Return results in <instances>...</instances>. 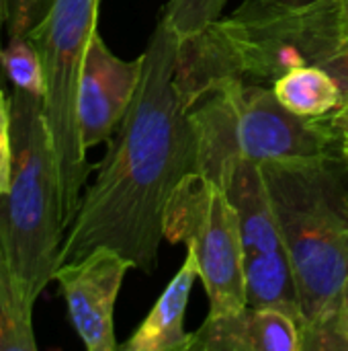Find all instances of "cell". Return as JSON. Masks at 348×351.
Listing matches in <instances>:
<instances>
[{
    "label": "cell",
    "mask_w": 348,
    "mask_h": 351,
    "mask_svg": "<svg viewBox=\"0 0 348 351\" xmlns=\"http://www.w3.org/2000/svg\"><path fill=\"white\" fill-rule=\"evenodd\" d=\"M191 351H304V335L291 317L246 304L207 315L191 333Z\"/></svg>",
    "instance_id": "9"
},
{
    "label": "cell",
    "mask_w": 348,
    "mask_h": 351,
    "mask_svg": "<svg viewBox=\"0 0 348 351\" xmlns=\"http://www.w3.org/2000/svg\"><path fill=\"white\" fill-rule=\"evenodd\" d=\"M98 4L101 0H53L41 23L29 33L45 74L43 111L55 148L66 230L92 171L78 132L76 99L86 49L98 31Z\"/></svg>",
    "instance_id": "5"
},
{
    "label": "cell",
    "mask_w": 348,
    "mask_h": 351,
    "mask_svg": "<svg viewBox=\"0 0 348 351\" xmlns=\"http://www.w3.org/2000/svg\"><path fill=\"white\" fill-rule=\"evenodd\" d=\"M320 66H324L338 82L340 86V105L348 103V51H343L326 62H322Z\"/></svg>",
    "instance_id": "22"
},
{
    "label": "cell",
    "mask_w": 348,
    "mask_h": 351,
    "mask_svg": "<svg viewBox=\"0 0 348 351\" xmlns=\"http://www.w3.org/2000/svg\"><path fill=\"white\" fill-rule=\"evenodd\" d=\"M263 175L299 290L304 351H334L332 323L348 282V158L267 160Z\"/></svg>",
    "instance_id": "2"
},
{
    "label": "cell",
    "mask_w": 348,
    "mask_h": 351,
    "mask_svg": "<svg viewBox=\"0 0 348 351\" xmlns=\"http://www.w3.org/2000/svg\"><path fill=\"white\" fill-rule=\"evenodd\" d=\"M263 2H271V4H287V6H299V4H308L312 0H263Z\"/></svg>",
    "instance_id": "23"
},
{
    "label": "cell",
    "mask_w": 348,
    "mask_h": 351,
    "mask_svg": "<svg viewBox=\"0 0 348 351\" xmlns=\"http://www.w3.org/2000/svg\"><path fill=\"white\" fill-rule=\"evenodd\" d=\"M332 350L348 351V282L332 323Z\"/></svg>",
    "instance_id": "19"
},
{
    "label": "cell",
    "mask_w": 348,
    "mask_h": 351,
    "mask_svg": "<svg viewBox=\"0 0 348 351\" xmlns=\"http://www.w3.org/2000/svg\"><path fill=\"white\" fill-rule=\"evenodd\" d=\"M133 261L111 247L66 261L55 269L53 282L66 300L76 335L88 351H117L115 304Z\"/></svg>",
    "instance_id": "7"
},
{
    "label": "cell",
    "mask_w": 348,
    "mask_h": 351,
    "mask_svg": "<svg viewBox=\"0 0 348 351\" xmlns=\"http://www.w3.org/2000/svg\"><path fill=\"white\" fill-rule=\"evenodd\" d=\"M244 292L248 306L283 313L302 327L299 290L285 247L271 253L246 255Z\"/></svg>",
    "instance_id": "12"
},
{
    "label": "cell",
    "mask_w": 348,
    "mask_h": 351,
    "mask_svg": "<svg viewBox=\"0 0 348 351\" xmlns=\"http://www.w3.org/2000/svg\"><path fill=\"white\" fill-rule=\"evenodd\" d=\"M0 70L10 80L12 88H21L43 99V64L31 37H8V43L0 49Z\"/></svg>",
    "instance_id": "15"
},
{
    "label": "cell",
    "mask_w": 348,
    "mask_h": 351,
    "mask_svg": "<svg viewBox=\"0 0 348 351\" xmlns=\"http://www.w3.org/2000/svg\"><path fill=\"white\" fill-rule=\"evenodd\" d=\"M199 267L193 253L187 257L174 278L168 282L152 311L146 315L142 325L129 335L119 350L125 351H191V333L185 329V315L189 296Z\"/></svg>",
    "instance_id": "11"
},
{
    "label": "cell",
    "mask_w": 348,
    "mask_h": 351,
    "mask_svg": "<svg viewBox=\"0 0 348 351\" xmlns=\"http://www.w3.org/2000/svg\"><path fill=\"white\" fill-rule=\"evenodd\" d=\"M12 113H10V95L0 86V195H4L10 187L12 175Z\"/></svg>",
    "instance_id": "18"
},
{
    "label": "cell",
    "mask_w": 348,
    "mask_h": 351,
    "mask_svg": "<svg viewBox=\"0 0 348 351\" xmlns=\"http://www.w3.org/2000/svg\"><path fill=\"white\" fill-rule=\"evenodd\" d=\"M271 86L279 103L299 117H324L340 107V86L320 64L291 68Z\"/></svg>",
    "instance_id": "13"
},
{
    "label": "cell",
    "mask_w": 348,
    "mask_h": 351,
    "mask_svg": "<svg viewBox=\"0 0 348 351\" xmlns=\"http://www.w3.org/2000/svg\"><path fill=\"white\" fill-rule=\"evenodd\" d=\"M199 146V173L217 179L232 160H281L340 152L324 117L285 109L273 86L219 78L189 109Z\"/></svg>",
    "instance_id": "4"
},
{
    "label": "cell",
    "mask_w": 348,
    "mask_h": 351,
    "mask_svg": "<svg viewBox=\"0 0 348 351\" xmlns=\"http://www.w3.org/2000/svg\"><path fill=\"white\" fill-rule=\"evenodd\" d=\"M226 4L228 0H168L162 19L183 41L211 27Z\"/></svg>",
    "instance_id": "16"
},
{
    "label": "cell",
    "mask_w": 348,
    "mask_h": 351,
    "mask_svg": "<svg viewBox=\"0 0 348 351\" xmlns=\"http://www.w3.org/2000/svg\"><path fill=\"white\" fill-rule=\"evenodd\" d=\"M53 0H8L6 2V33L8 37H29L51 8Z\"/></svg>",
    "instance_id": "17"
},
{
    "label": "cell",
    "mask_w": 348,
    "mask_h": 351,
    "mask_svg": "<svg viewBox=\"0 0 348 351\" xmlns=\"http://www.w3.org/2000/svg\"><path fill=\"white\" fill-rule=\"evenodd\" d=\"M238 212L246 255L271 253L283 245L271 204L263 165L252 160H232L215 179Z\"/></svg>",
    "instance_id": "10"
},
{
    "label": "cell",
    "mask_w": 348,
    "mask_h": 351,
    "mask_svg": "<svg viewBox=\"0 0 348 351\" xmlns=\"http://www.w3.org/2000/svg\"><path fill=\"white\" fill-rule=\"evenodd\" d=\"M144 58L121 60L96 31L84 56L76 115L84 150L109 144L131 107L142 78Z\"/></svg>",
    "instance_id": "8"
},
{
    "label": "cell",
    "mask_w": 348,
    "mask_h": 351,
    "mask_svg": "<svg viewBox=\"0 0 348 351\" xmlns=\"http://www.w3.org/2000/svg\"><path fill=\"white\" fill-rule=\"evenodd\" d=\"M12 175L0 195V245L27 296L37 302L53 282L66 237L59 173L43 99L21 88L10 93Z\"/></svg>",
    "instance_id": "3"
},
{
    "label": "cell",
    "mask_w": 348,
    "mask_h": 351,
    "mask_svg": "<svg viewBox=\"0 0 348 351\" xmlns=\"http://www.w3.org/2000/svg\"><path fill=\"white\" fill-rule=\"evenodd\" d=\"M324 119L338 142V150L348 158V103L324 115Z\"/></svg>",
    "instance_id": "20"
},
{
    "label": "cell",
    "mask_w": 348,
    "mask_h": 351,
    "mask_svg": "<svg viewBox=\"0 0 348 351\" xmlns=\"http://www.w3.org/2000/svg\"><path fill=\"white\" fill-rule=\"evenodd\" d=\"M6 2L8 0H0V25L6 23Z\"/></svg>",
    "instance_id": "24"
},
{
    "label": "cell",
    "mask_w": 348,
    "mask_h": 351,
    "mask_svg": "<svg viewBox=\"0 0 348 351\" xmlns=\"http://www.w3.org/2000/svg\"><path fill=\"white\" fill-rule=\"evenodd\" d=\"M33 300L0 245V351H35Z\"/></svg>",
    "instance_id": "14"
},
{
    "label": "cell",
    "mask_w": 348,
    "mask_h": 351,
    "mask_svg": "<svg viewBox=\"0 0 348 351\" xmlns=\"http://www.w3.org/2000/svg\"><path fill=\"white\" fill-rule=\"evenodd\" d=\"M164 239L193 253L209 300V315L246 306V251L240 218L219 183L199 171L187 175L168 202Z\"/></svg>",
    "instance_id": "6"
},
{
    "label": "cell",
    "mask_w": 348,
    "mask_h": 351,
    "mask_svg": "<svg viewBox=\"0 0 348 351\" xmlns=\"http://www.w3.org/2000/svg\"><path fill=\"white\" fill-rule=\"evenodd\" d=\"M178 45L176 33L160 19L142 53L131 107L68 226L59 265L111 247L135 269L156 271L168 202L176 185L199 171L195 125L174 82Z\"/></svg>",
    "instance_id": "1"
},
{
    "label": "cell",
    "mask_w": 348,
    "mask_h": 351,
    "mask_svg": "<svg viewBox=\"0 0 348 351\" xmlns=\"http://www.w3.org/2000/svg\"><path fill=\"white\" fill-rule=\"evenodd\" d=\"M328 8L340 43V53L348 51V0H328Z\"/></svg>",
    "instance_id": "21"
}]
</instances>
